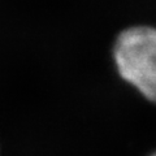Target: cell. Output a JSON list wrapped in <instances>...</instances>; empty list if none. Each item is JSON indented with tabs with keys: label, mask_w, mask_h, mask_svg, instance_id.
<instances>
[{
	"label": "cell",
	"mask_w": 156,
	"mask_h": 156,
	"mask_svg": "<svg viewBox=\"0 0 156 156\" xmlns=\"http://www.w3.org/2000/svg\"><path fill=\"white\" fill-rule=\"evenodd\" d=\"M151 156H156V152H155V154H152V155H151Z\"/></svg>",
	"instance_id": "2"
},
{
	"label": "cell",
	"mask_w": 156,
	"mask_h": 156,
	"mask_svg": "<svg viewBox=\"0 0 156 156\" xmlns=\"http://www.w3.org/2000/svg\"><path fill=\"white\" fill-rule=\"evenodd\" d=\"M113 57L121 78L156 104V27L125 29L115 42Z\"/></svg>",
	"instance_id": "1"
}]
</instances>
